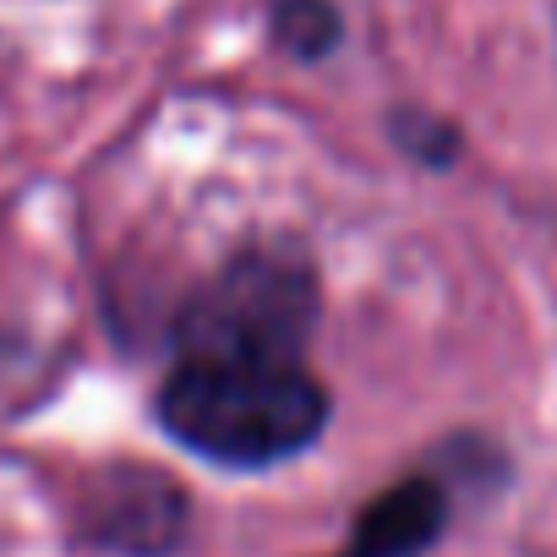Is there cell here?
Returning a JSON list of instances; mask_svg holds the SVG:
<instances>
[{
  "label": "cell",
  "instance_id": "1",
  "mask_svg": "<svg viewBox=\"0 0 557 557\" xmlns=\"http://www.w3.org/2000/svg\"><path fill=\"white\" fill-rule=\"evenodd\" d=\"M164 432L235 470H262L318 443L329 426L323 383L285 356H181L159 388Z\"/></svg>",
  "mask_w": 557,
  "mask_h": 557
},
{
  "label": "cell",
  "instance_id": "2",
  "mask_svg": "<svg viewBox=\"0 0 557 557\" xmlns=\"http://www.w3.org/2000/svg\"><path fill=\"white\" fill-rule=\"evenodd\" d=\"M318 323V278L307 257L240 251L186 296L175 318L181 356H285L301 361V345Z\"/></svg>",
  "mask_w": 557,
  "mask_h": 557
},
{
  "label": "cell",
  "instance_id": "3",
  "mask_svg": "<svg viewBox=\"0 0 557 557\" xmlns=\"http://www.w3.org/2000/svg\"><path fill=\"white\" fill-rule=\"evenodd\" d=\"M88 535L121 557H164L186 535V492L148 465H115L88 492Z\"/></svg>",
  "mask_w": 557,
  "mask_h": 557
},
{
  "label": "cell",
  "instance_id": "4",
  "mask_svg": "<svg viewBox=\"0 0 557 557\" xmlns=\"http://www.w3.org/2000/svg\"><path fill=\"white\" fill-rule=\"evenodd\" d=\"M448 524V492L432 475H410L388 492H377L361 519L356 535L339 557H421Z\"/></svg>",
  "mask_w": 557,
  "mask_h": 557
},
{
  "label": "cell",
  "instance_id": "5",
  "mask_svg": "<svg viewBox=\"0 0 557 557\" xmlns=\"http://www.w3.org/2000/svg\"><path fill=\"white\" fill-rule=\"evenodd\" d=\"M273 39L296 61H323L345 39V17L334 0H278L273 7Z\"/></svg>",
  "mask_w": 557,
  "mask_h": 557
},
{
  "label": "cell",
  "instance_id": "6",
  "mask_svg": "<svg viewBox=\"0 0 557 557\" xmlns=\"http://www.w3.org/2000/svg\"><path fill=\"white\" fill-rule=\"evenodd\" d=\"M394 143L426 170H448L459 159V126L443 121V115H426V110H399L394 115Z\"/></svg>",
  "mask_w": 557,
  "mask_h": 557
}]
</instances>
